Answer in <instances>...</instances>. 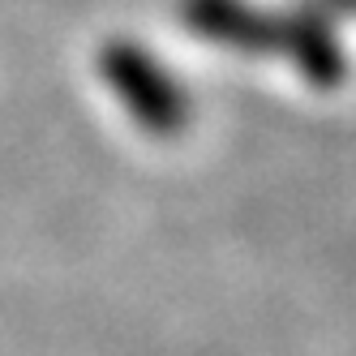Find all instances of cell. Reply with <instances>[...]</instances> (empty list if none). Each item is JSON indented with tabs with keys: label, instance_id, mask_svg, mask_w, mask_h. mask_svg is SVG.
I'll return each instance as SVG.
<instances>
[{
	"label": "cell",
	"instance_id": "cell-1",
	"mask_svg": "<svg viewBox=\"0 0 356 356\" xmlns=\"http://www.w3.org/2000/svg\"><path fill=\"white\" fill-rule=\"evenodd\" d=\"M185 22L215 43L292 60L314 86L343 82V52L318 13H266L249 0H185Z\"/></svg>",
	"mask_w": 356,
	"mask_h": 356
},
{
	"label": "cell",
	"instance_id": "cell-2",
	"mask_svg": "<svg viewBox=\"0 0 356 356\" xmlns=\"http://www.w3.org/2000/svg\"><path fill=\"white\" fill-rule=\"evenodd\" d=\"M104 78L112 82V90L120 95V104L134 112V120H142L155 134H172L181 129L189 116V99L181 90V82L168 78V69L155 65L146 52L129 43H112L104 52Z\"/></svg>",
	"mask_w": 356,
	"mask_h": 356
},
{
	"label": "cell",
	"instance_id": "cell-3",
	"mask_svg": "<svg viewBox=\"0 0 356 356\" xmlns=\"http://www.w3.org/2000/svg\"><path fill=\"white\" fill-rule=\"evenodd\" d=\"M322 13H356V0H318V17Z\"/></svg>",
	"mask_w": 356,
	"mask_h": 356
}]
</instances>
